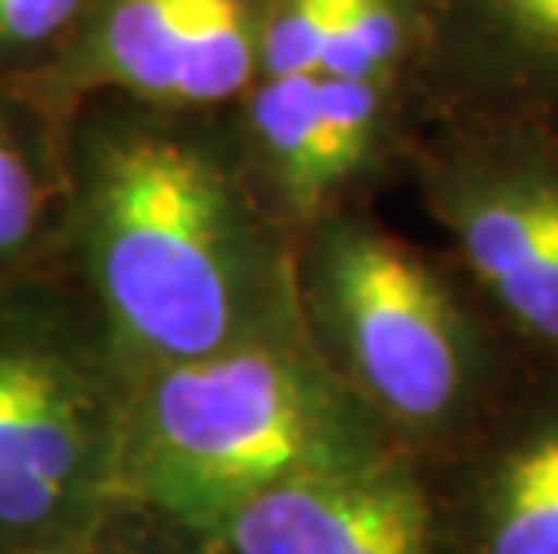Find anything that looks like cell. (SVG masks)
Masks as SVG:
<instances>
[{"mask_svg": "<svg viewBox=\"0 0 558 554\" xmlns=\"http://www.w3.org/2000/svg\"><path fill=\"white\" fill-rule=\"evenodd\" d=\"M422 123L519 120L558 130V0H418Z\"/></svg>", "mask_w": 558, "mask_h": 554, "instance_id": "9c48e42d", "label": "cell"}, {"mask_svg": "<svg viewBox=\"0 0 558 554\" xmlns=\"http://www.w3.org/2000/svg\"><path fill=\"white\" fill-rule=\"evenodd\" d=\"M245 173L292 238L408 181L422 112L403 79L259 76L231 104Z\"/></svg>", "mask_w": 558, "mask_h": 554, "instance_id": "8992f818", "label": "cell"}, {"mask_svg": "<svg viewBox=\"0 0 558 554\" xmlns=\"http://www.w3.org/2000/svg\"><path fill=\"white\" fill-rule=\"evenodd\" d=\"M134 368L62 263L0 278V540L54 544L120 476Z\"/></svg>", "mask_w": 558, "mask_h": 554, "instance_id": "277c9868", "label": "cell"}, {"mask_svg": "<svg viewBox=\"0 0 558 554\" xmlns=\"http://www.w3.org/2000/svg\"><path fill=\"white\" fill-rule=\"evenodd\" d=\"M439 554H558V368L522 364L486 421L433 461ZM422 465V468H433Z\"/></svg>", "mask_w": 558, "mask_h": 554, "instance_id": "ba28073f", "label": "cell"}, {"mask_svg": "<svg viewBox=\"0 0 558 554\" xmlns=\"http://www.w3.org/2000/svg\"><path fill=\"white\" fill-rule=\"evenodd\" d=\"M295 296L320 360L414 465L465 443L526 364L454 259L408 242L372 206L295 238Z\"/></svg>", "mask_w": 558, "mask_h": 554, "instance_id": "7a4b0ae2", "label": "cell"}, {"mask_svg": "<svg viewBox=\"0 0 558 554\" xmlns=\"http://www.w3.org/2000/svg\"><path fill=\"white\" fill-rule=\"evenodd\" d=\"M87 0H0V87L26 90L58 62Z\"/></svg>", "mask_w": 558, "mask_h": 554, "instance_id": "4fadbf2b", "label": "cell"}, {"mask_svg": "<svg viewBox=\"0 0 558 554\" xmlns=\"http://www.w3.org/2000/svg\"><path fill=\"white\" fill-rule=\"evenodd\" d=\"M353 0H270L264 29V73L303 76L317 73L320 54L347 19Z\"/></svg>", "mask_w": 558, "mask_h": 554, "instance_id": "5bb4252c", "label": "cell"}, {"mask_svg": "<svg viewBox=\"0 0 558 554\" xmlns=\"http://www.w3.org/2000/svg\"><path fill=\"white\" fill-rule=\"evenodd\" d=\"M62 209V120L0 87V278L58 263Z\"/></svg>", "mask_w": 558, "mask_h": 554, "instance_id": "8fae6325", "label": "cell"}, {"mask_svg": "<svg viewBox=\"0 0 558 554\" xmlns=\"http://www.w3.org/2000/svg\"><path fill=\"white\" fill-rule=\"evenodd\" d=\"M393 454L386 429L300 328L134 371L116 479L181 522L213 529L284 479Z\"/></svg>", "mask_w": 558, "mask_h": 554, "instance_id": "3957f363", "label": "cell"}, {"mask_svg": "<svg viewBox=\"0 0 558 554\" xmlns=\"http://www.w3.org/2000/svg\"><path fill=\"white\" fill-rule=\"evenodd\" d=\"M408 181L519 357L558 368V130L422 123Z\"/></svg>", "mask_w": 558, "mask_h": 554, "instance_id": "5b68a950", "label": "cell"}, {"mask_svg": "<svg viewBox=\"0 0 558 554\" xmlns=\"http://www.w3.org/2000/svg\"><path fill=\"white\" fill-rule=\"evenodd\" d=\"M58 263L134 371L300 332L295 238L245 173L231 109L120 94L62 120Z\"/></svg>", "mask_w": 558, "mask_h": 554, "instance_id": "6da1fadb", "label": "cell"}, {"mask_svg": "<svg viewBox=\"0 0 558 554\" xmlns=\"http://www.w3.org/2000/svg\"><path fill=\"white\" fill-rule=\"evenodd\" d=\"M422 58L418 0H353L320 54V76L403 79L414 87Z\"/></svg>", "mask_w": 558, "mask_h": 554, "instance_id": "7c38bea8", "label": "cell"}, {"mask_svg": "<svg viewBox=\"0 0 558 554\" xmlns=\"http://www.w3.org/2000/svg\"><path fill=\"white\" fill-rule=\"evenodd\" d=\"M223 529L234 554H439L429 482L403 454L284 479L239 504Z\"/></svg>", "mask_w": 558, "mask_h": 554, "instance_id": "30bf717a", "label": "cell"}, {"mask_svg": "<svg viewBox=\"0 0 558 554\" xmlns=\"http://www.w3.org/2000/svg\"><path fill=\"white\" fill-rule=\"evenodd\" d=\"M270 0H87L73 40L26 94L65 120L94 94L231 109L264 73Z\"/></svg>", "mask_w": 558, "mask_h": 554, "instance_id": "52a82bcc", "label": "cell"}]
</instances>
